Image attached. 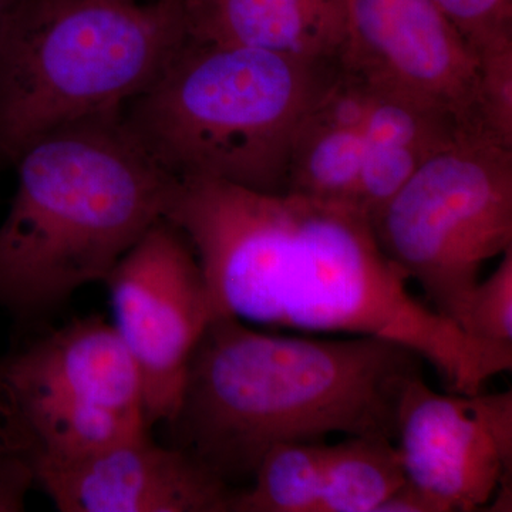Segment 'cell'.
<instances>
[{"mask_svg":"<svg viewBox=\"0 0 512 512\" xmlns=\"http://www.w3.org/2000/svg\"><path fill=\"white\" fill-rule=\"evenodd\" d=\"M165 220L190 242L215 316L393 340L454 393L481 392L512 369L511 348L470 338L410 292L355 205L188 178L174 180Z\"/></svg>","mask_w":512,"mask_h":512,"instance_id":"cell-1","label":"cell"},{"mask_svg":"<svg viewBox=\"0 0 512 512\" xmlns=\"http://www.w3.org/2000/svg\"><path fill=\"white\" fill-rule=\"evenodd\" d=\"M424 363L393 340L281 335L215 316L165 424L170 444L237 488L278 444L335 434L393 440L400 397Z\"/></svg>","mask_w":512,"mask_h":512,"instance_id":"cell-2","label":"cell"},{"mask_svg":"<svg viewBox=\"0 0 512 512\" xmlns=\"http://www.w3.org/2000/svg\"><path fill=\"white\" fill-rule=\"evenodd\" d=\"M13 165L18 185L0 224V309L22 325L106 281L164 220L174 185L130 136L121 111L55 128Z\"/></svg>","mask_w":512,"mask_h":512,"instance_id":"cell-3","label":"cell"},{"mask_svg":"<svg viewBox=\"0 0 512 512\" xmlns=\"http://www.w3.org/2000/svg\"><path fill=\"white\" fill-rule=\"evenodd\" d=\"M340 63L188 40L121 121L173 180L286 192L293 144Z\"/></svg>","mask_w":512,"mask_h":512,"instance_id":"cell-4","label":"cell"},{"mask_svg":"<svg viewBox=\"0 0 512 512\" xmlns=\"http://www.w3.org/2000/svg\"><path fill=\"white\" fill-rule=\"evenodd\" d=\"M185 42L180 0H26L0 45V167L55 128L121 111Z\"/></svg>","mask_w":512,"mask_h":512,"instance_id":"cell-5","label":"cell"},{"mask_svg":"<svg viewBox=\"0 0 512 512\" xmlns=\"http://www.w3.org/2000/svg\"><path fill=\"white\" fill-rule=\"evenodd\" d=\"M148 430L136 363L101 316L73 320L2 357L0 433L32 471Z\"/></svg>","mask_w":512,"mask_h":512,"instance_id":"cell-6","label":"cell"},{"mask_svg":"<svg viewBox=\"0 0 512 512\" xmlns=\"http://www.w3.org/2000/svg\"><path fill=\"white\" fill-rule=\"evenodd\" d=\"M372 225L427 305L461 329L481 269L512 247V150L457 140L424 161Z\"/></svg>","mask_w":512,"mask_h":512,"instance_id":"cell-7","label":"cell"},{"mask_svg":"<svg viewBox=\"0 0 512 512\" xmlns=\"http://www.w3.org/2000/svg\"><path fill=\"white\" fill-rule=\"evenodd\" d=\"M104 284L114 329L143 384L148 426L168 424L192 353L215 318L200 262L183 232L164 218L128 249Z\"/></svg>","mask_w":512,"mask_h":512,"instance_id":"cell-8","label":"cell"},{"mask_svg":"<svg viewBox=\"0 0 512 512\" xmlns=\"http://www.w3.org/2000/svg\"><path fill=\"white\" fill-rule=\"evenodd\" d=\"M340 66L372 89L436 111L467 136L485 137L476 52L434 0H350Z\"/></svg>","mask_w":512,"mask_h":512,"instance_id":"cell-9","label":"cell"},{"mask_svg":"<svg viewBox=\"0 0 512 512\" xmlns=\"http://www.w3.org/2000/svg\"><path fill=\"white\" fill-rule=\"evenodd\" d=\"M394 446L407 483L443 512L487 507L512 476V392H436L414 377L400 397Z\"/></svg>","mask_w":512,"mask_h":512,"instance_id":"cell-10","label":"cell"},{"mask_svg":"<svg viewBox=\"0 0 512 512\" xmlns=\"http://www.w3.org/2000/svg\"><path fill=\"white\" fill-rule=\"evenodd\" d=\"M33 476L62 512H229L237 490L148 431Z\"/></svg>","mask_w":512,"mask_h":512,"instance_id":"cell-11","label":"cell"},{"mask_svg":"<svg viewBox=\"0 0 512 512\" xmlns=\"http://www.w3.org/2000/svg\"><path fill=\"white\" fill-rule=\"evenodd\" d=\"M180 5L192 42L338 63L348 45L350 0H180Z\"/></svg>","mask_w":512,"mask_h":512,"instance_id":"cell-12","label":"cell"},{"mask_svg":"<svg viewBox=\"0 0 512 512\" xmlns=\"http://www.w3.org/2000/svg\"><path fill=\"white\" fill-rule=\"evenodd\" d=\"M366 150L363 128L340 123L319 100L293 144L286 192L353 205Z\"/></svg>","mask_w":512,"mask_h":512,"instance_id":"cell-13","label":"cell"},{"mask_svg":"<svg viewBox=\"0 0 512 512\" xmlns=\"http://www.w3.org/2000/svg\"><path fill=\"white\" fill-rule=\"evenodd\" d=\"M406 481L394 441L349 436L329 444L318 512H376Z\"/></svg>","mask_w":512,"mask_h":512,"instance_id":"cell-14","label":"cell"},{"mask_svg":"<svg viewBox=\"0 0 512 512\" xmlns=\"http://www.w3.org/2000/svg\"><path fill=\"white\" fill-rule=\"evenodd\" d=\"M328 441L272 447L248 485L232 495L229 512H318Z\"/></svg>","mask_w":512,"mask_h":512,"instance_id":"cell-15","label":"cell"},{"mask_svg":"<svg viewBox=\"0 0 512 512\" xmlns=\"http://www.w3.org/2000/svg\"><path fill=\"white\" fill-rule=\"evenodd\" d=\"M478 69V113L488 140L512 150V29L474 47Z\"/></svg>","mask_w":512,"mask_h":512,"instance_id":"cell-16","label":"cell"},{"mask_svg":"<svg viewBox=\"0 0 512 512\" xmlns=\"http://www.w3.org/2000/svg\"><path fill=\"white\" fill-rule=\"evenodd\" d=\"M464 333L488 345L512 348V247L468 298Z\"/></svg>","mask_w":512,"mask_h":512,"instance_id":"cell-17","label":"cell"},{"mask_svg":"<svg viewBox=\"0 0 512 512\" xmlns=\"http://www.w3.org/2000/svg\"><path fill=\"white\" fill-rule=\"evenodd\" d=\"M470 46L512 29V0H434Z\"/></svg>","mask_w":512,"mask_h":512,"instance_id":"cell-18","label":"cell"},{"mask_svg":"<svg viewBox=\"0 0 512 512\" xmlns=\"http://www.w3.org/2000/svg\"><path fill=\"white\" fill-rule=\"evenodd\" d=\"M33 485L32 467L0 433V512L25 510Z\"/></svg>","mask_w":512,"mask_h":512,"instance_id":"cell-19","label":"cell"},{"mask_svg":"<svg viewBox=\"0 0 512 512\" xmlns=\"http://www.w3.org/2000/svg\"><path fill=\"white\" fill-rule=\"evenodd\" d=\"M376 512H443L440 505L426 493L404 481L383 501Z\"/></svg>","mask_w":512,"mask_h":512,"instance_id":"cell-20","label":"cell"},{"mask_svg":"<svg viewBox=\"0 0 512 512\" xmlns=\"http://www.w3.org/2000/svg\"><path fill=\"white\" fill-rule=\"evenodd\" d=\"M26 0H0V45Z\"/></svg>","mask_w":512,"mask_h":512,"instance_id":"cell-21","label":"cell"},{"mask_svg":"<svg viewBox=\"0 0 512 512\" xmlns=\"http://www.w3.org/2000/svg\"><path fill=\"white\" fill-rule=\"evenodd\" d=\"M0 379H2V359H0Z\"/></svg>","mask_w":512,"mask_h":512,"instance_id":"cell-22","label":"cell"},{"mask_svg":"<svg viewBox=\"0 0 512 512\" xmlns=\"http://www.w3.org/2000/svg\"><path fill=\"white\" fill-rule=\"evenodd\" d=\"M128 2H134V0H128Z\"/></svg>","mask_w":512,"mask_h":512,"instance_id":"cell-23","label":"cell"}]
</instances>
